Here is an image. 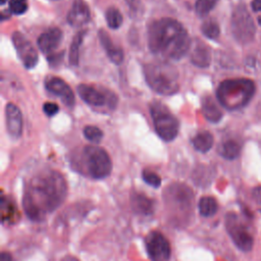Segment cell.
I'll return each mask as SVG.
<instances>
[{
  "label": "cell",
  "mask_w": 261,
  "mask_h": 261,
  "mask_svg": "<svg viewBox=\"0 0 261 261\" xmlns=\"http://www.w3.org/2000/svg\"><path fill=\"white\" fill-rule=\"evenodd\" d=\"M43 110L48 116H53L58 112V105L52 102H46L43 105Z\"/></svg>",
  "instance_id": "obj_32"
},
{
  "label": "cell",
  "mask_w": 261,
  "mask_h": 261,
  "mask_svg": "<svg viewBox=\"0 0 261 261\" xmlns=\"http://www.w3.org/2000/svg\"><path fill=\"white\" fill-rule=\"evenodd\" d=\"M64 177L55 170H50L34 177L23 196V208L27 216L34 221H41L47 213L56 210L66 197Z\"/></svg>",
  "instance_id": "obj_1"
},
{
  "label": "cell",
  "mask_w": 261,
  "mask_h": 261,
  "mask_svg": "<svg viewBox=\"0 0 261 261\" xmlns=\"http://www.w3.org/2000/svg\"><path fill=\"white\" fill-rule=\"evenodd\" d=\"M84 136L86 139L92 143L98 144L103 138V132L95 125H87L84 128Z\"/></svg>",
  "instance_id": "obj_28"
},
{
  "label": "cell",
  "mask_w": 261,
  "mask_h": 261,
  "mask_svg": "<svg viewBox=\"0 0 261 261\" xmlns=\"http://www.w3.org/2000/svg\"><path fill=\"white\" fill-rule=\"evenodd\" d=\"M90 20V9L84 0H74L67 13V22L71 27L80 28Z\"/></svg>",
  "instance_id": "obj_13"
},
{
  "label": "cell",
  "mask_w": 261,
  "mask_h": 261,
  "mask_svg": "<svg viewBox=\"0 0 261 261\" xmlns=\"http://www.w3.org/2000/svg\"><path fill=\"white\" fill-rule=\"evenodd\" d=\"M46 89L58 96L62 102L68 107H72L74 104V96L69 86L61 79L56 76H48L45 81Z\"/></svg>",
  "instance_id": "obj_12"
},
{
  "label": "cell",
  "mask_w": 261,
  "mask_h": 261,
  "mask_svg": "<svg viewBox=\"0 0 261 261\" xmlns=\"http://www.w3.org/2000/svg\"><path fill=\"white\" fill-rule=\"evenodd\" d=\"M218 153L227 160H233L240 156L241 145L234 140H226L219 145Z\"/></svg>",
  "instance_id": "obj_21"
},
{
  "label": "cell",
  "mask_w": 261,
  "mask_h": 261,
  "mask_svg": "<svg viewBox=\"0 0 261 261\" xmlns=\"http://www.w3.org/2000/svg\"><path fill=\"white\" fill-rule=\"evenodd\" d=\"M213 142H214L213 136L211 135V133L207 130L198 133L192 140L194 148L201 153L208 152L212 148Z\"/></svg>",
  "instance_id": "obj_20"
},
{
  "label": "cell",
  "mask_w": 261,
  "mask_h": 261,
  "mask_svg": "<svg viewBox=\"0 0 261 261\" xmlns=\"http://www.w3.org/2000/svg\"><path fill=\"white\" fill-rule=\"evenodd\" d=\"M0 261H12V257L7 252H2L0 255Z\"/></svg>",
  "instance_id": "obj_36"
},
{
  "label": "cell",
  "mask_w": 261,
  "mask_h": 261,
  "mask_svg": "<svg viewBox=\"0 0 261 261\" xmlns=\"http://www.w3.org/2000/svg\"><path fill=\"white\" fill-rule=\"evenodd\" d=\"M231 33L241 44L253 41L256 34L254 20L244 4H239L231 14Z\"/></svg>",
  "instance_id": "obj_6"
},
{
  "label": "cell",
  "mask_w": 261,
  "mask_h": 261,
  "mask_svg": "<svg viewBox=\"0 0 261 261\" xmlns=\"http://www.w3.org/2000/svg\"><path fill=\"white\" fill-rule=\"evenodd\" d=\"M14 48L27 68H33L38 62V53L31 42L19 32L12 34Z\"/></svg>",
  "instance_id": "obj_11"
},
{
  "label": "cell",
  "mask_w": 261,
  "mask_h": 261,
  "mask_svg": "<svg viewBox=\"0 0 261 261\" xmlns=\"http://www.w3.org/2000/svg\"><path fill=\"white\" fill-rule=\"evenodd\" d=\"M150 109L157 135L166 142L175 139L179 127L175 116L170 113L168 108L159 101H154L151 104Z\"/></svg>",
  "instance_id": "obj_5"
},
{
  "label": "cell",
  "mask_w": 261,
  "mask_h": 261,
  "mask_svg": "<svg viewBox=\"0 0 261 261\" xmlns=\"http://www.w3.org/2000/svg\"><path fill=\"white\" fill-rule=\"evenodd\" d=\"M202 34L208 39H216L220 34V29L218 23L214 19H208L203 22L201 27Z\"/></svg>",
  "instance_id": "obj_26"
},
{
  "label": "cell",
  "mask_w": 261,
  "mask_h": 261,
  "mask_svg": "<svg viewBox=\"0 0 261 261\" xmlns=\"http://www.w3.org/2000/svg\"><path fill=\"white\" fill-rule=\"evenodd\" d=\"M251 7H252L253 11L260 13L257 20H258V23L261 25V0H253L251 2Z\"/></svg>",
  "instance_id": "obj_33"
},
{
  "label": "cell",
  "mask_w": 261,
  "mask_h": 261,
  "mask_svg": "<svg viewBox=\"0 0 261 261\" xmlns=\"http://www.w3.org/2000/svg\"><path fill=\"white\" fill-rule=\"evenodd\" d=\"M85 34H86V31H81L72 39V42L69 48V63L71 65H76L79 63L80 46L82 45Z\"/></svg>",
  "instance_id": "obj_24"
},
{
  "label": "cell",
  "mask_w": 261,
  "mask_h": 261,
  "mask_svg": "<svg viewBox=\"0 0 261 261\" xmlns=\"http://www.w3.org/2000/svg\"><path fill=\"white\" fill-rule=\"evenodd\" d=\"M146 82L155 92L161 95H173L179 89L178 73L167 62H153L145 66Z\"/></svg>",
  "instance_id": "obj_4"
},
{
  "label": "cell",
  "mask_w": 261,
  "mask_h": 261,
  "mask_svg": "<svg viewBox=\"0 0 261 261\" xmlns=\"http://www.w3.org/2000/svg\"><path fill=\"white\" fill-rule=\"evenodd\" d=\"M190 58L193 64L198 67H207L211 61V54L209 48L202 42L198 41L196 45L193 46Z\"/></svg>",
  "instance_id": "obj_17"
},
{
  "label": "cell",
  "mask_w": 261,
  "mask_h": 261,
  "mask_svg": "<svg viewBox=\"0 0 261 261\" xmlns=\"http://www.w3.org/2000/svg\"><path fill=\"white\" fill-rule=\"evenodd\" d=\"M217 0H197L195 3L196 12L200 16L207 15L211 9L214 8Z\"/></svg>",
  "instance_id": "obj_29"
},
{
  "label": "cell",
  "mask_w": 261,
  "mask_h": 261,
  "mask_svg": "<svg viewBox=\"0 0 261 261\" xmlns=\"http://www.w3.org/2000/svg\"><path fill=\"white\" fill-rule=\"evenodd\" d=\"M130 205L136 213L143 215H149L153 213L154 210L153 201L147 196L139 193H134L130 196Z\"/></svg>",
  "instance_id": "obj_18"
},
{
  "label": "cell",
  "mask_w": 261,
  "mask_h": 261,
  "mask_svg": "<svg viewBox=\"0 0 261 261\" xmlns=\"http://www.w3.org/2000/svg\"><path fill=\"white\" fill-rule=\"evenodd\" d=\"M202 112L205 118L211 122H217L222 117V112L216 102L209 96L205 97L202 101Z\"/></svg>",
  "instance_id": "obj_19"
},
{
  "label": "cell",
  "mask_w": 261,
  "mask_h": 261,
  "mask_svg": "<svg viewBox=\"0 0 261 261\" xmlns=\"http://www.w3.org/2000/svg\"><path fill=\"white\" fill-rule=\"evenodd\" d=\"M198 208H199V212L202 216L210 217V216H213L217 212L218 205H217L216 200L213 197L205 196L200 199V201L198 203Z\"/></svg>",
  "instance_id": "obj_23"
},
{
  "label": "cell",
  "mask_w": 261,
  "mask_h": 261,
  "mask_svg": "<svg viewBox=\"0 0 261 261\" xmlns=\"http://www.w3.org/2000/svg\"><path fill=\"white\" fill-rule=\"evenodd\" d=\"M146 249L152 261H168L170 258L169 242L159 231H152L147 236Z\"/></svg>",
  "instance_id": "obj_9"
},
{
  "label": "cell",
  "mask_w": 261,
  "mask_h": 261,
  "mask_svg": "<svg viewBox=\"0 0 261 261\" xmlns=\"http://www.w3.org/2000/svg\"><path fill=\"white\" fill-rule=\"evenodd\" d=\"M1 212H2V220L3 222H5V221L11 220L15 216V212H17V209L14 207L13 203H11L7 198L2 196Z\"/></svg>",
  "instance_id": "obj_27"
},
{
  "label": "cell",
  "mask_w": 261,
  "mask_h": 261,
  "mask_svg": "<svg viewBox=\"0 0 261 261\" xmlns=\"http://www.w3.org/2000/svg\"><path fill=\"white\" fill-rule=\"evenodd\" d=\"M169 192H170V196H172V198L179 204H185L187 206V204L190 203V200L192 198V192L191 190L184 186V185H173L171 187H169Z\"/></svg>",
  "instance_id": "obj_22"
},
{
  "label": "cell",
  "mask_w": 261,
  "mask_h": 261,
  "mask_svg": "<svg viewBox=\"0 0 261 261\" xmlns=\"http://www.w3.org/2000/svg\"><path fill=\"white\" fill-rule=\"evenodd\" d=\"M143 179L146 184H148L151 187L154 188H158L161 185V178L158 174H156L155 172H152L150 170H144L143 171Z\"/></svg>",
  "instance_id": "obj_30"
},
{
  "label": "cell",
  "mask_w": 261,
  "mask_h": 261,
  "mask_svg": "<svg viewBox=\"0 0 261 261\" xmlns=\"http://www.w3.org/2000/svg\"><path fill=\"white\" fill-rule=\"evenodd\" d=\"M105 17L108 27L111 29H118L122 23V15L116 7H109L106 10Z\"/></svg>",
  "instance_id": "obj_25"
},
{
  "label": "cell",
  "mask_w": 261,
  "mask_h": 261,
  "mask_svg": "<svg viewBox=\"0 0 261 261\" xmlns=\"http://www.w3.org/2000/svg\"><path fill=\"white\" fill-rule=\"evenodd\" d=\"M148 44L154 54L178 60L191 48V39L185 28L175 19L165 17L153 21L148 30Z\"/></svg>",
  "instance_id": "obj_2"
},
{
  "label": "cell",
  "mask_w": 261,
  "mask_h": 261,
  "mask_svg": "<svg viewBox=\"0 0 261 261\" xmlns=\"http://www.w3.org/2000/svg\"><path fill=\"white\" fill-rule=\"evenodd\" d=\"M22 1H25V0H22Z\"/></svg>",
  "instance_id": "obj_39"
},
{
  "label": "cell",
  "mask_w": 261,
  "mask_h": 261,
  "mask_svg": "<svg viewBox=\"0 0 261 261\" xmlns=\"http://www.w3.org/2000/svg\"><path fill=\"white\" fill-rule=\"evenodd\" d=\"M28 5L25 1L22 0H10L9 1V10L14 14H22L27 11Z\"/></svg>",
  "instance_id": "obj_31"
},
{
  "label": "cell",
  "mask_w": 261,
  "mask_h": 261,
  "mask_svg": "<svg viewBox=\"0 0 261 261\" xmlns=\"http://www.w3.org/2000/svg\"><path fill=\"white\" fill-rule=\"evenodd\" d=\"M98 37H99L100 43L102 44L103 48L105 49V51L107 53V56L109 57V59L115 64L122 63V61H123V51L119 47H116L112 43L109 35L105 31L100 30L99 33H98Z\"/></svg>",
  "instance_id": "obj_16"
},
{
  "label": "cell",
  "mask_w": 261,
  "mask_h": 261,
  "mask_svg": "<svg viewBox=\"0 0 261 261\" xmlns=\"http://www.w3.org/2000/svg\"><path fill=\"white\" fill-rule=\"evenodd\" d=\"M62 261H79L76 258L74 257H71V256H66L65 258L62 259Z\"/></svg>",
  "instance_id": "obj_37"
},
{
  "label": "cell",
  "mask_w": 261,
  "mask_h": 261,
  "mask_svg": "<svg viewBox=\"0 0 261 261\" xmlns=\"http://www.w3.org/2000/svg\"><path fill=\"white\" fill-rule=\"evenodd\" d=\"M225 227L234 245L243 252H250L254 245L253 237L247 231L234 213L225 216Z\"/></svg>",
  "instance_id": "obj_8"
},
{
  "label": "cell",
  "mask_w": 261,
  "mask_h": 261,
  "mask_svg": "<svg viewBox=\"0 0 261 261\" xmlns=\"http://www.w3.org/2000/svg\"><path fill=\"white\" fill-rule=\"evenodd\" d=\"M77 94L80 97L89 105L94 107H101L105 104H109L111 108L115 107L116 100L114 94L104 95L103 92L99 91L93 86L80 85L77 87Z\"/></svg>",
  "instance_id": "obj_10"
},
{
  "label": "cell",
  "mask_w": 261,
  "mask_h": 261,
  "mask_svg": "<svg viewBox=\"0 0 261 261\" xmlns=\"http://www.w3.org/2000/svg\"><path fill=\"white\" fill-rule=\"evenodd\" d=\"M62 32L58 28H51L38 39V47L45 54H51L60 44Z\"/></svg>",
  "instance_id": "obj_15"
},
{
  "label": "cell",
  "mask_w": 261,
  "mask_h": 261,
  "mask_svg": "<svg viewBox=\"0 0 261 261\" xmlns=\"http://www.w3.org/2000/svg\"><path fill=\"white\" fill-rule=\"evenodd\" d=\"M128 7L132 9V10H138L139 8V5H140V0H125Z\"/></svg>",
  "instance_id": "obj_35"
},
{
  "label": "cell",
  "mask_w": 261,
  "mask_h": 261,
  "mask_svg": "<svg viewBox=\"0 0 261 261\" xmlns=\"http://www.w3.org/2000/svg\"><path fill=\"white\" fill-rule=\"evenodd\" d=\"M253 197L257 204L261 206V187H258L253 191Z\"/></svg>",
  "instance_id": "obj_34"
},
{
  "label": "cell",
  "mask_w": 261,
  "mask_h": 261,
  "mask_svg": "<svg viewBox=\"0 0 261 261\" xmlns=\"http://www.w3.org/2000/svg\"><path fill=\"white\" fill-rule=\"evenodd\" d=\"M84 157L88 171L93 178L101 179L110 174L112 163L104 149L97 146H87L84 149Z\"/></svg>",
  "instance_id": "obj_7"
},
{
  "label": "cell",
  "mask_w": 261,
  "mask_h": 261,
  "mask_svg": "<svg viewBox=\"0 0 261 261\" xmlns=\"http://www.w3.org/2000/svg\"><path fill=\"white\" fill-rule=\"evenodd\" d=\"M256 87L249 79H232L221 82L216 91L218 102L228 110L246 106L254 96Z\"/></svg>",
  "instance_id": "obj_3"
},
{
  "label": "cell",
  "mask_w": 261,
  "mask_h": 261,
  "mask_svg": "<svg viewBox=\"0 0 261 261\" xmlns=\"http://www.w3.org/2000/svg\"><path fill=\"white\" fill-rule=\"evenodd\" d=\"M5 2H6V0H1V1H0V3H1V4H4Z\"/></svg>",
  "instance_id": "obj_38"
},
{
  "label": "cell",
  "mask_w": 261,
  "mask_h": 261,
  "mask_svg": "<svg viewBox=\"0 0 261 261\" xmlns=\"http://www.w3.org/2000/svg\"><path fill=\"white\" fill-rule=\"evenodd\" d=\"M6 125L9 135L13 138H18L22 132V116L16 105L8 103L5 107Z\"/></svg>",
  "instance_id": "obj_14"
}]
</instances>
